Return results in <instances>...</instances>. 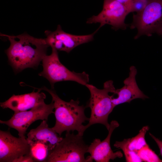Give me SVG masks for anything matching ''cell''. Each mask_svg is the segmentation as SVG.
<instances>
[{"label":"cell","mask_w":162,"mask_h":162,"mask_svg":"<svg viewBox=\"0 0 162 162\" xmlns=\"http://www.w3.org/2000/svg\"><path fill=\"white\" fill-rule=\"evenodd\" d=\"M52 53L43 59V70L39 74L40 76L47 79L50 82L51 88L54 89L56 82L64 81H72L86 86L89 82V76L83 71L76 73L69 70L60 62L58 51L52 48Z\"/></svg>","instance_id":"obj_5"},{"label":"cell","mask_w":162,"mask_h":162,"mask_svg":"<svg viewBox=\"0 0 162 162\" xmlns=\"http://www.w3.org/2000/svg\"><path fill=\"white\" fill-rule=\"evenodd\" d=\"M130 28H136V39L142 35L148 36L162 28V0H149L145 9L141 12L134 14Z\"/></svg>","instance_id":"obj_6"},{"label":"cell","mask_w":162,"mask_h":162,"mask_svg":"<svg viewBox=\"0 0 162 162\" xmlns=\"http://www.w3.org/2000/svg\"><path fill=\"white\" fill-rule=\"evenodd\" d=\"M137 153L142 161L146 162H162V160L147 144Z\"/></svg>","instance_id":"obj_18"},{"label":"cell","mask_w":162,"mask_h":162,"mask_svg":"<svg viewBox=\"0 0 162 162\" xmlns=\"http://www.w3.org/2000/svg\"><path fill=\"white\" fill-rule=\"evenodd\" d=\"M54 109L52 100L49 104L44 102L29 111L14 112L10 119L6 121L0 120V123L16 129L18 132L19 137H22L25 136L27 129L33 122L39 120L47 121L49 116L54 113Z\"/></svg>","instance_id":"obj_7"},{"label":"cell","mask_w":162,"mask_h":162,"mask_svg":"<svg viewBox=\"0 0 162 162\" xmlns=\"http://www.w3.org/2000/svg\"><path fill=\"white\" fill-rule=\"evenodd\" d=\"M158 34L162 36V28L156 32Z\"/></svg>","instance_id":"obj_23"},{"label":"cell","mask_w":162,"mask_h":162,"mask_svg":"<svg viewBox=\"0 0 162 162\" xmlns=\"http://www.w3.org/2000/svg\"><path fill=\"white\" fill-rule=\"evenodd\" d=\"M149 134L151 136L156 143L159 149L160 154L162 156V141L156 137L151 133H149Z\"/></svg>","instance_id":"obj_22"},{"label":"cell","mask_w":162,"mask_h":162,"mask_svg":"<svg viewBox=\"0 0 162 162\" xmlns=\"http://www.w3.org/2000/svg\"><path fill=\"white\" fill-rule=\"evenodd\" d=\"M137 73L135 67L131 66L130 68L129 76L124 81V86L116 89L113 93V95H117V97L114 98L112 95V101L114 108L122 104L130 103L136 99L145 100L149 98L140 89L137 85L135 78Z\"/></svg>","instance_id":"obj_12"},{"label":"cell","mask_w":162,"mask_h":162,"mask_svg":"<svg viewBox=\"0 0 162 162\" xmlns=\"http://www.w3.org/2000/svg\"><path fill=\"white\" fill-rule=\"evenodd\" d=\"M29 144L37 142L45 145L49 151L51 150L62 139L52 128L49 127L47 120H43L36 128L31 129L27 134Z\"/></svg>","instance_id":"obj_14"},{"label":"cell","mask_w":162,"mask_h":162,"mask_svg":"<svg viewBox=\"0 0 162 162\" xmlns=\"http://www.w3.org/2000/svg\"><path fill=\"white\" fill-rule=\"evenodd\" d=\"M38 91L21 95L13 94L8 100L0 104L3 108H9L14 112L27 111L44 101L46 94L40 92V88Z\"/></svg>","instance_id":"obj_13"},{"label":"cell","mask_w":162,"mask_h":162,"mask_svg":"<svg viewBox=\"0 0 162 162\" xmlns=\"http://www.w3.org/2000/svg\"><path fill=\"white\" fill-rule=\"evenodd\" d=\"M119 125L117 121H112L110 124L108 134L106 138L102 141L99 139L95 138L88 146L87 153L90 154L88 157L92 161L94 160L96 162H108L110 160L123 157L121 152H113L110 145L112 134Z\"/></svg>","instance_id":"obj_11"},{"label":"cell","mask_w":162,"mask_h":162,"mask_svg":"<svg viewBox=\"0 0 162 162\" xmlns=\"http://www.w3.org/2000/svg\"><path fill=\"white\" fill-rule=\"evenodd\" d=\"M149 129L148 126H144L136 136L129 138L128 147L130 150L137 153L138 150L147 144L145 139V136Z\"/></svg>","instance_id":"obj_16"},{"label":"cell","mask_w":162,"mask_h":162,"mask_svg":"<svg viewBox=\"0 0 162 162\" xmlns=\"http://www.w3.org/2000/svg\"><path fill=\"white\" fill-rule=\"evenodd\" d=\"M129 13L125 6L116 0H104L101 11L98 15L88 19L86 22L100 23L99 28L108 24L116 30H124L128 26L125 23V19Z\"/></svg>","instance_id":"obj_8"},{"label":"cell","mask_w":162,"mask_h":162,"mask_svg":"<svg viewBox=\"0 0 162 162\" xmlns=\"http://www.w3.org/2000/svg\"><path fill=\"white\" fill-rule=\"evenodd\" d=\"M149 1V0H133L132 12L140 13L146 8Z\"/></svg>","instance_id":"obj_19"},{"label":"cell","mask_w":162,"mask_h":162,"mask_svg":"<svg viewBox=\"0 0 162 162\" xmlns=\"http://www.w3.org/2000/svg\"><path fill=\"white\" fill-rule=\"evenodd\" d=\"M82 136L66 132L65 137L49 151L44 162H90L85 157L89 146Z\"/></svg>","instance_id":"obj_4"},{"label":"cell","mask_w":162,"mask_h":162,"mask_svg":"<svg viewBox=\"0 0 162 162\" xmlns=\"http://www.w3.org/2000/svg\"><path fill=\"white\" fill-rule=\"evenodd\" d=\"M30 154L34 162H44L47 157L49 150L44 144L37 142L29 144Z\"/></svg>","instance_id":"obj_15"},{"label":"cell","mask_w":162,"mask_h":162,"mask_svg":"<svg viewBox=\"0 0 162 162\" xmlns=\"http://www.w3.org/2000/svg\"><path fill=\"white\" fill-rule=\"evenodd\" d=\"M85 86L89 90L90 94L86 106L90 109L91 114L88 123L84 126V131L92 125L96 124L104 125L108 130L110 127L108 121V116L114 108L112 101V95L109 94L110 93L113 94L116 89L113 81L109 80L105 82L102 89L88 83Z\"/></svg>","instance_id":"obj_3"},{"label":"cell","mask_w":162,"mask_h":162,"mask_svg":"<svg viewBox=\"0 0 162 162\" xmlns=\"http://www.w3.org/2000/svg\"><path fill=\"white\" fill-rule=\"evenodd\" d=\"M14 162H34V161L30 153L20 157L15 160Z\"/></svg>","instance_id":"obj_20"},{"label":"cell","mask_w":162,"mask_h":162,"mask_svg":"<svg viewBox=\"0 0 162 162\" xmlns=\"http://www.w3.org/2000/svg\"><path fill=\"white\" fill-rule=\"evenodd\" d=\"M40 89L48 92L53 101L56 123L52 128L60 136L64 131L73 132L74 130L83 136L84 125L82 124L89 120L85 114L86 106L80 105L78 99L75 100L71 99L69 102L62 100L54 89H49L45 86Z\"/></svg>","instance_id":"obj_2"},{"label":"cell","mask_w":162,"mask_h":162,"mask_svg":"<svg viewBox=\"0 0 162 162\" xmlns=\"http://www.w3.org/2000/svg\"><path fill=\"white\" fill-rule=\"evenodd\" d=\"M30 153V146L25 136L16 137L8 130H0V162H14Z\"/></svg>","instance_id":"obj_10"},{"label":"cell","mask_w":162,"mask_h":162,"mask_svg":"<svg viewBox=\"0 0 162 162\" xmlns=\"http://www.w3.org/2000/svg\"><path fill=\"white\" fill-rule=\"evenodd\" d=\"M125 6L129 12H132V5L133 0H116Z\"/></svg>","instance_id":"obj_21"},{"label":"cell","mask_w":162,"mask_h":162,"mask_svg":"<svg viewBox=\"0 0 162 162\" xmlns=\"http://www.w3.org/2000/svg\"><path fill=\"white\" fill-rule=\"evenodd\" d=\"M1 36L6 37L10 42L6 53L16 72L37 67L46 55L49 46L45 38H36L25 33L16 36L2 34Z\"/></svg>","instance_id":"obj_1"},{"label":"cell","mask_w":162,"mask_h":162,"mask_svg":"<svg viewBox=\"0 0 162 162\" xmlns=\"http://www.w3.org/2000/svg\"><path fill=\"white\" fill-rule=\"evenodd\" d=\"M88 35H76L72 34L64 31L60 25L54 32L46 30L45 34V40L49 46L57 51L70 52L74 48L82 44L92 40L95 33L99 29Z\"/></svg>","instance_id":"obj_9"},{"label":"cell","mask_w":162,"mask_h":162,"mask_svg":"<svg viewBox=\"0 0 162 162\" xmlns=\"http://www.w3.org/2000/svg\"><path fill=\"white\" fill-rule=\"evenodd\" d=\"M129 138L124 139L122 141H116L114 144V146L121 149L125 156L126 162H142L136 152L130 150L128 147Z\"/></svg>","instance_id":"obj_17"}]
</instances>
